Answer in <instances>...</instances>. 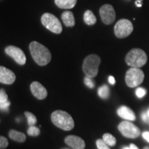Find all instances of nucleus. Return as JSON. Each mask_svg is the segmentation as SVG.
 <instances>
[{
	"label": "nucleus",
	"mask_w": 149,
	"mask_h": 149,
	"mask_svg": "<svg viewBox=\"0 0 149 149\" xmlns=\"http://www.w3.org/2000/svg\"><path fill=\"white\" fill-rule=\"evenodd\" d=\"M133 31V25L130 20L122 19L115 24L114 33L117 38L122 39L129 36Z\"/></svg>",
	"instance_id": "nucleus-7"
},
{
	"label": "nucleus",
	"mask_w": 149,
	"mask_h": 149,
	"mask_svg": "<svg viewBox=\"0 0 149 149\" xmlns=\"http://www.w3.org/2000/svg\"><path fill=\"white\" fill-rule=\"evenodd\" d=\"M96 145L98 149H111L109 145L106 144L103 139H97L96 141Z\"/></svg>",
	"instance_id": "nucleus-23"
},
{
	"label": "nucleus",
	"mask_w": 149,
	"mask_h": 149,
	"mask_svg": "<svg viewBox=\"0 0 149 149\" xmlns=\"http://www.w3.org/2000/svg\"><path fill=\"white\" fill-rule=\"evenodd\" d=\"M101 63V59L98 55H89L84 60L82 70L86 77L94 78L98 74L99 66Z\"/></svg>",
	"instance_id": "nucleus-4"
},
{
	"label": "nucleus",
	"mask_w": 149,
	"mask_h": 149,
	"mask_svg": "<svg viewBox=\"0 0 149 149\" xmlns=\"http://www.w3.org/2000/svg\"><path fill=\"white\" fill-rule=\"evenodd\" d=\"M109 81L110 84H115V78L113 77V76H109Z\"/></svg>",
	"instance_id": "nucleus-31"
},
{
	"label": "nucleus",
	"mask_w": 149,
	"mask_h": 149,
	"mask_svg": "<svg viewBox=\"0 0 149 149\" xmlns=\"http://www.w3.org/2000/svg\"><path fill=\"white\" fill-rule=\"evenodd\" d=\"M142 137L146 139V140L149 142V132L145 131L142 133Z\"/></svg>",
	"instance_id": "nucleus-29"
},
{
	"label": "nucleus",
	"mask_w": 149,
	"mask_h": 149,
	"mask_svg": "<svg viewBox=\"0 0 149 149\" xmlns=\"http://www.w3.org/2000/svg\"><path fill=\"white\" fill-rule=\"evenodd\" d=\"M63 23L66 27H73L75 24L74 15L71 11H64L61 16Z\"/></svg>",
	"instance_id": "nucleus-15"
},
{
	"label": "nucleus",
	"mask_w": 149,
	"mask_h": 149,
	"mask_svg": "<svg viewBox=\"0 0 149 149\" xmlns=\"http://www.w3.org/2000/svg\"><path fill=\"white\" fill-rule=\"evenodd\" d=\"M55 3L59 8L70 9L74 8L77 0H55Z\"/></svg>",
	"instance_id": "nucleus-16"
},
{
	"label": "nucleus",
	"mask_w": 149,
	"mask_h": 149,
	"mask_svg": "<svg viewBox=\"0 0 149 149\" xmlns=\"http://www.w3.org/2000/svg\"><path fill=\"white\" fill-rule=\"evenodd\" d=\"M147 113H148V117H149V110L148 111V112H147Z\"/></svg>",
	"instance_id": "nucleus-37"
},
{
	"label": "nucleus",
	"mask_w": 149,
	"mask_h": 149,
	"mask_svg": "<svg viewBox=\"0 0 149 149\" xmlns=\"http://www.w3.org/2000/svg\"><path fill=\"white\" fill-rule=\"evenodd\" d=\"M65 143L72 149H84L86 144L81 137L75 135H68L64 139Z\"/></svg>",
	"instance_id": "nucleus-13"
},
{
	"label": "nucleus",
	"mask_w": 149,
	"mask_h": 149,
	"mask_svg": "<svg viewBox=\"0 0 149 149\" xmlns=\"http://www.w3.org/2000/svg\"><path fill=\"white\" fill-rule=\"evenodd\" d=\"M141 1H142V0H137V1H136L135 4L137 5L138 7H141Z\"/></svg>",
	"instance_id": "nucleus-33"
},
{
	"label": "nucleus",
	"mask_w": 149,
	"mask_h": 149,
	"mask_svg": "<svg viewBox=\"0 0 149 149\" xmlns=\"http://www.w3.org/2000/svg\"><path fill=\"white\" fill-rule=\"evenodd\" d=\"M144 79V72L139 68H129L127 70L125 76V81L128 86L135 88L143 82Z\"/></svg>",
	"instance_id": "nucleus-6"
},
{
	"label": "nucleus",
	"mask_w": 149,
	"mask_h": 149,
	"mask_svg": "<svg viewBox=\"0 0 149 149\" xmlns=\"http://www.w3.org/2000/svg\"><path fill=\"white\" fill-rule=\"evenodd\" d=\"M31 93L38 100H42L45 99L48 95V91L45 87L38 81H33L31 84Z\"/></svg>",
	"instance_id": "nucleus-12"
},
{
	"label": "nucleus",
	"mask_w": 149,
	"mask_h": 149,
	"mask_svg": "<svg viewBox=\"0 0 149 149\" xmlns=\"http://www.w3.org/2000/svg\"><path fill=\"white\" fill-rule=\"evenodd\" d=\"M24 114H25V116L26 117L28 124H29V126H34L35 124H36L37 120L36 117H35L33 113H31V112L26 111L25 113H24Z\"/></svg>",
	"instance_id": "nucleus-21"
},
{
	"label": "nucleus",
	"mask_w": 149,
	"mask_h": 149,
	"mask_svg": "<svg viewBox=\"0 0 149 149\" xmlns=\"http://www.w3.org/2000/svg\"><path fill=\"white\" fill-rule=\"evenodd\" d=\"M84 83L85 84L90 88H93L95 86V83L94 81L92 80V78L88 77H86L84 78Z\"/></svg>",
	"instance_id": "nucleus-26"
},
{
	"label": "nucleus",
	"mask_w": 149,
	"mask_h": 149,
	"mask_svg": "<svg viewBox=\"0 0 149 149\" xmlns=\"http://www.w3.org/2000/svg\"><path fill=\"white\" fill-rule=\"evenodd\" d=\"M29 50L33 60L39 66H46L51 60V52L45 46L34 41L29 44Z\"/></svg>",
	"instance_id": "nucleus-1"
},
{
	"label": "nucleus",
	"mask_w": 149,
	"mask_h": 149,
	"mask_svg": "<svg viewBox=\"0 0 149 149\" xmlns=\"http://www.w3.org/2000/svg\"><path fill=\"white\" fill-rule=\"evenodd\" d=\"M8 101V96L3 89H1L0 91V104L4 103V102Z\"/></svg>",
	"instance_id": "nucleus-25"
},
{
	"label": "nucleus",
	"mask_w": 149,
	"mask_h": 149,
	"mask_svg": "<svg viewBox=\"0 0 149 149\" xmlns=\"http://www.w3.org/2000/svg\"><path fill=\"white\" fill-rule=\"evenodd\" d=\"M8 146V141L5 137L1 135L0 137V148L4 149Z\"/></svg>",
	"instance_id": "nucleus-24"
},
{
	"label": "nucleus",
	"mask_w": 149,
	"mask_h": 149,
	"mask_svg": "<svg viewBox=\"0 0 149 149\" xmlns=\"http://www.w3.org/2000/svg\"><path fill=\"white\" fill-rule=\"evenodd\" d=\"M143 149H149V146H145Z\"/></svg>",
	"instance_id": "nucleus-35"
},
{
	"label": "nucleus",
	"mask_w": 149,
	"mask_h": 149,
	"mask_svg": "<svg viewBox=\"0 0 149 149\" xmlns=\"http://www.w3.org/2000/svg\"><path fill=\"white\" fill-rule=\"evenodd\" d=\"M61 149H70V148H61Z\"/></svg>",
	"instance_id": "nucleus-36"
},
{
	"label": "nucleus",
	"mask_w": 149,
	"mask_h": 149,
	"mask_svg": "<svg viewBox=\"0 0 149 149\" xmlns=\"http://www.w3.org/2000/svg\"><path fill=\"white\" fill-rule=\"evenodd\" d=\"M146 94V91L143 88H138L136 90V95L139 98L143 97Z\"/></svg>",
	"instance_id": "nucleus-27"
},
{
	"label": "nucleus",
	"mask_w": 149,
	"mask_h": 149,
	"mask_svg": "<svg viewBox=\"0 0 149 149\" xmlns=\"http://www.w3.org/2000/svg\"><path fill=\"white\" fill-rule=\"evenodd\" d=\"M147 55L140 48H133L126 55L125 61L128 66L134 68H140L147 62Z\"/></svg>",
	"instance_id": "nucleus-3"
},
{
	"label": "nucleus",
	"mask_w": 149,
	"mask_h": 149,
	"mask_svg": "<svg viewBox=\"0 0 149 149\" xmlns=\"http://www.w3.org/2000/svg\"><path fill=\"white\" fill-rule=\"evenodd\" d=\"M51 121L55 125L64 130H70L74 128V122L69 113L64 111H55L51 114Z\"/></svg>",
	"instance_id": "nucleus-2"
},
{
	"label": "nucleus",
	"mask_w": 149,
	"mask_h": 149,
	"mask_svg": "<svg viewBox=\"0 0 149 149\" xmlns=\"http://www.w3.org/2000/svg\"><path fill=\"white\" fill-rule=\"evenodd\" d=\"M103 140L109 146H114L116 144V138L110 133H105L103 135Z\"/></svg>",
	"instance_id": "nucleus-19"
},
{
	"label": "nucleus",
	"mask_w": 149,
	"mask_h": 149,
	"mask_svg": "<svg viewBox=\"0 0 149 149\" xmlns=\"http://www.w3.org/2000/svg\"><path fill=\"white\" fill-rule=\"evenodd\" d=\"M123 149H130V146L129 147L126 146V147H124V148H123Z\"/></svg>",
	"instance_id": "nucleus-34"
},
{
	"label": "nucleus",
	"mask_w": 149,
	"mask_h": 149,
	"mask_svg": "<svg viewBox=\"0 0 149 149\" xmlns=\"http://www.w3.org/2000/svg\"><path fill=\"white\" fill-rule=\"evenodd\" d=\"M148 113H143L142 114H141V119H142L143 121L145 122H146L147 121H148Z\"/></svg>",
	"instance_id": "nucleus-30"
},
{
	"label": "nucleus",
	"mask_w": 149,
	"mask_h": 149,
	"mask_svg": "<svg viewBox=\"0 0 149 149\" xmlns=\"http://www.w3.org/2000/svg\"><path fill=\"white\" fill-rule=\"evenodd\" d=\"M10 104V103L9 101L6 102L4 103L0 104V108H1V110H3V111H8Z\"/></svg>",
	"instance_id": "nucleus-28"
},
{
	"label": "nucleus",
	"mask_w": 149,
	"mask_h": 149,
	"mask_svg": "<svg viewBox=\"0 0 149 149\" xmlns=\"http://www.w3.org/2000/svg\"><path fill=\"white\" fill-rule=\"evenodd\" d=\"M5 53L7 55L12 57L19 65H24L26 61L25 54L21 48L15 46H8L5 48Z\"/></svg>",
	"instance_id": "nucleus-9"
},
{
	"label": "nucleus",
	"mask_w": 149,
	"mask_h": 149,
	"mask_svg": "<svg viewBox=\"0 0 149 149\" xmlns=\"http://www.w3.org/2000/svg\"><path fill=\"white\" fill-rule=\"evenodd\" d=\"M100 15L102 22L107 25L113 24L116 17L114 8L111 4H104L102 6L100 9Z\"/></svg>",
	"instance_id": "nucleus-10"
},
{
	"label": "nucleus",
	"mask_w": 149,
	"mask_h": 149,
	"mask_svg": "<svg viewBox=\"0 0 149 149\" xmlns=\"http://www.w3.org/2000/svg\"><path fill=\"white\" fill-rule=\"evenodd\" d=\"M117 115L121 118L126 120L135 121L136 120V116L134 112L129 108L126 106H122L117 110Z\"/></svg>",
	"instance_id": "nucleus-14"
},
{
	"label": "nucleus",
	"mask_w": 149,
	"mask_h": 149,
	"mask_svg": "<svg viewBox=\"0 0 149 149\" xmlns=\"http://www.w3.org/2000/svg\"><path fill=\"white\" fill-rule=\"evenodd\" d=\"M41 22L46 29L55 34H60L62 32V26L61 22L58 18L53 14L49 13H44L41 17Z\"/></svg>",
	"instance_id": "nucleus-5"
},
{
	"label": "nucleus",
	"mask_w": 149,
	"mask_h": 149,
	"mask_svg": "<svg viewBox=\"0 0 149 149\" xmlns=\"http://www.w3.org/2000/svg\"><path fill=\"white\" fill-rule=\"evenodd\" d=\"M130 149H139L138 147H137L136 145H135L134 144H130Z\"/></svg>",
	"instance_id": "nucleus-32"
},
{
	"label": "nucleus",
	"mask_w": 149,
	"mask_h": 149,
	"mask_svg": "<svg viewBox=\"0 0 149 149\" xmlns=\"http://www.w3.org/2000/svg\"><path fill=\"white\" fill-rule=\"evenodd\" d=\"M118 129L123 136L130 139H135L138 137L141 134L139 128L133 123L124 121L119 124Z\"/></svg>",
	"instance_id": "nucleus-8"
},
{
	"label": "nucleus",
	"mask_w": 149,
	"mask_h": 149,
	"mask_svg": "<svg viewBox=\"0 0 149 149\" xmlns=\"http://www.w3.org/2000/svg\"><path fill=\"white\" fill-rule=\"evenodd\" d=\"M84 21L87 25L93 26L97 22V18L93 11L88 10L85 11L84 14Z\"/></svg>",
	"instance_id": "nucleus-18"
},
{
	"label": "nucleus",
	"mask_w": 149,
	"mask_h": 149,
	"mask_svg": "<svg viewBox=\"0 0 149 149\" xmlns=\"http://www.w3.org/2000/svg\"><path fill=\"white\" fill-rule=\"evenodd\" d=\"M15 79L16 76L12 70L4 66L0 67V82L10 85L15 82Z\"/></svg>",
	"instance_id": "nucleus-11"
},
{
	"label": "nucleus",
	"mask_w": 149,
	"mask_h": 149,
	"mask_svg": "<svg viewBox=\"0 0 149 149\" xmlns=\"http://www.w3.org/2000/svg\"><path fill=\"white\" fill-rule=\"evenodd\" d=\"M8 135L11 139L17 141V142H24L26 139V136L25 135V134L15 130H10Z\"/></svg>",
	"instance_id": "nucleus-17"
},
{
	"label": "nucleus",
	"mask_w": 149,
	"mask_h": 149,
	"mask_svg": "<svg viewBox=\"0 0 149 149\" xmlns=\"http://www.w3.org/2000/svg\"><path fill=\"white\" fill-rule=\"evenodd\" d=\"M109 88L107 85H103L98 89V95L102 99H107L109 97Z\"/></svg>",
	"instance_id": "nucleus-20"
},
{
	"label": "nucleus",
	"mask_w": 149,
	"mask_h": 149,
	"mask_svg": "<svg viewBox=\"0 0 149 149\" xmlns=\"http://www.w3.org/2000/svg\"><path fill=\"white\" fill-rule=\"evenodd\" d=\"M27 133L30 136H33V137H36L40 134V128L36 127L34 126H30V127L27 130Z\"/></svg>",
	"instance_id": "nucleus-22"
}]
</instances>
